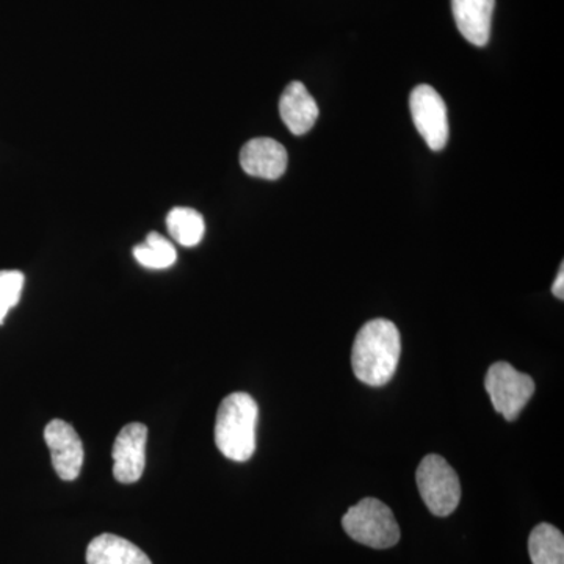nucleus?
I'll use <instances>...</instances> for the list:
<instances>
[{"label": "nucleus", "mask_w": 564, "mask_h": 564, "mask_svg": "<svg viewBox=\"0 0 564 564\" xmlns=\"http://www.w3.org/2000/svg\"><path fill=\"white\" fill-rule=\"evenodd\" d=\"M402 340L392 322L375 318L356 334L351 367L361 383L381 388L392 380L399 366Z\"/></svg>", "instance_id": "obj_1"}, {"label": "nucleus", "mask_w": 564, "mask_h": 564, "mask_svg": "<svg viewBox=\"0 0 564 564\" xmlns=\"http://www.w3.org/2000/svg\"><path fill=\"white\" fill-rule=\"evenodd\" d=\"M259 408L250 393L234 392L223 400L215 422V444L232 462L245 463L256 452Z\"/></svg>", "instance_id": "obj_2"}, {"label": "nucleus", "mask_w": 564, "mask_h": 564, "mask_svg": "<svg viewBox=\"0 0 564 564\" xmlns=\"http://www.w3.org/2000/svg\"><path fill=\"white\" fill-rule=\"evenodd\" d=\"M343 527L352 541L367 547L389 549L400 541V527L391 508L372 497L352 505L344 514Z\"/></svg>", "instance_id": "obj_3"}, {"label": "nucleus", "mask_w": 564, "mask_h": 564, "mask_svg": "<svg viewBox=\"0 0 564 564\" xmlns=\"http://www.w3.org/2000/svg\"><path fill=\"white\" fill-rule=\"evenodd\" d=\"M415 480L423 502L437 518H447L458 508L462 484L454 467L443 456L426 455L419 464Z\"/></svg>", "instance_id": "obj_4"}, {"label": "nucleus", "mask_w": 564, "mask_h": 564, "mask_svg": "<svg viewBox=\"0 0 564 564\" xmlns=\"http://www.w3.org/2000/svg\"><path fill=\"white\" fill-rule=\"evenodd\" d=\"M486 392L491 397L494 410L513 422L521 415L534 393V381L527 373L516 370L511 364L496 362L485 378Z\"/></svg>", "instance_id": "obj_5"}, {"label": "nucleus", "mask_w": 564, "mask_h": 564, "mask_svg": "<svg viewBox=\"0 0 564 564\" xmlns=\"http://www.w3.org/2000/svg\"><path fill=\"white\" fill-rule=\"evenodd\" d=\"M415 129L430 150H444L448 141L447 107L440 93L430 85H417L410 96Z\"/></svg>", "instance_id": "obj_6"}, {"label": "nucleus", "mask_w": 564, "mask_h": 564, "mask_svg": "<svg viewBox=\"0 0 564 564\" xmlns=\"http://www.w3.org/2000/svg\"><path fill=\"white\" fill-rule=\"evenodd\" d=\"M148 429L143 423H129L115 440L113 477L122 485L137 484L147 464Z\"/></svg>", "instance_id": "obj_7"}, {"label": "nucleus", "mask_w": 564, "mask_h": 564, "mask_svg": "<svg viewBox=\"0 0 564 564\" xmlns=\"http://www.w3.org/2000/svg\"><path fill=\"white\" fill-rule=\"evenodd\" d=\"M44 441L50 447L52 466L65 481L76 480L84 464V445L76 430L61 419L47 423Z\"/></svg>", "instance_id": "obj_8"}, {"label": "nucleus", "mask_w": 564, "mask_h": 564, "mask_svg": "<svg viewBox=\"0 0 564 564\" xmlns=\"http://www.w3.org/2000/svg\"><path fill=\"white\" fill-rule=\"evenodd\" d=\"M288 151L280 141L273 139H252L240 151V165L252 177L276 181L288 170Z\"/></svg>", "instance_id": "obj_9"}, {"label": "nucleus", "mask_w": 564, "mask_h": 564, "mask_svg": "<svg viewBox=\"0 0 564 564\" xmlns=\"http://www.w3.org/2000/svg\"><path fill=\"white\" fill-rule=\"evenodd\" d=\"M494 9L496 0H452L456 28L477 47L488 44Z\"/></svg>", "instance_id": "obj_10"}, {"label": "nucleus", "mask_w": 564, "mask_h": 564, "mask_svg": "<svg viewBox=\"0 0 564 564\" xmlns=\"http://www.w3.org/2000/svg\"><path fill=\"white\" fill-rule=\"evenodd\" d=\"M318 106L302 82H292L282 93L280 101L281 120L293 135H304L314 128L318 118Z\"/></svg>", "instance_id": "obj_11"}, {"label": "nucleus", "mask_w": 564, "mask_h": 564, "mask_svg": "<svg viewBox=\"0 0 564 564\" xmlns=\"http://www.w3.org/2000/svg\"><path fill=\"white\" fill-rule=\"evenodd\" d=\"M87 564H152L140 547L117 534L104 533L88 544Z\"/></svg>", "instance_id": "obj_12"}, {"label": "nucleus", "mask_w": 564, "mask_h": 564, "mask_svg": "<svg viewBox=\"0 0 564 564\" xmlns=\"http://www.w3.org/2000/svg\"><path fill=\"white\" fill-rule=\"evenodd\" d=\"M529 554L533 564H564V536L556 527H534L529 538Z\"/></svg>", "instance_id": "obj_13"}, {"label": "nucleus", "mask_w": 564, "mask_h": 564, "mask_svg": "<svg viewBox=\"0 0 564 564\" xmlns=\"http://www.w3.org/2000/svg\"><path fill=\"white\" fill-rule=\"evenodd\" d=\"M170 236L185 248L196 247L206 232V223L199 212L191 207H174L166 217Z\"/></svg>", "instance_id": "obj_14"}, {"label": "nucleus", "mask_w": 564, "mask_h": 564, "mask_svg": "<svg viewBox=\"0 0 564 564\" xmlns=\"http://www.w3.org/2000/svg\"><path fill=\"white\" fill-rule=\"evenodd\" d=\"M133 256L140 265L151 270H163L172 267L177 259L173 243L159 232H151L144 243L133 248Z\"/></svg>", "instance_id": "obj_15"}, {"label": "nucleus", "mask_w": 564, "mask_h": 564, "mask_svg": "<svg viewBox=\"0 0 564 564\" xmlns=\"http://www.w3.org/2000/svg\"><path fill=\"white\" fill-rule=\"evenodd\" d=\"M24 274L17 270L0 272V323L6 321L7 314L20 303Z\"/></svg>", "instance_id": "obj_16"}, {"label": "nucleus", "mask_w": 564, "mask_h": 564, "mask_svg": "<svg viewBox=\"0 0 564 564\" xmlns=\"http://www.w3.org/2000/svg\"><path fill=\"white\" fill-rule=\"evenodd\" d=\"M563 269H564V265L562 263V267H560L558 276H556L554 285H552V293H554V295L558 300L564 299V272H563Z\"/></svg>", "instance_id": "obj_17"}]
</instances>
